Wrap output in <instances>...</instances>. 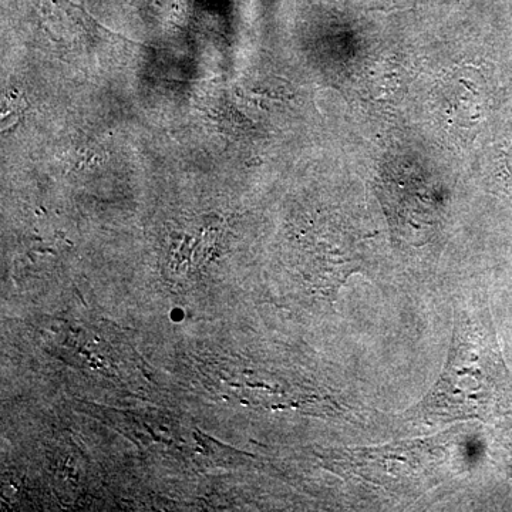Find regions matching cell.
<instances>
[{
	"label": "cell",
	"mask_w": 512,
	"mask_h": 512,
	"mask_svg": "<svg viewBox=\"0 0 512 512\" xmlns=\"http://www.w3.org/2000/svg\"><path fill=\"white\" fill-rule=\"evenodd\" d=\"M508 167H510L512 173V146L510 148V151H508Z\"/></svg>",
	"instance_id": "6da1fadb"
}]
</instances>
